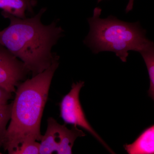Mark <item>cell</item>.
Listing matches in <instances>:
<instances>
[{
    "instance_id": "6da1fadb",
    "label": "cell",
    "mask_w": 154,
    "mask_h": 154,
    "mask_svg": "<svg viewBox=\"0 0 154 154\" xmlns=\"http://www.w3.org/2000/svg\"><path fill=\"white\" fill-rule=\"evenodd\" d=\"M46 10L42 9L34 17L18 18L2 12L10 25L0 31V45L24 63L32 76L49 68L58 56L52 48L63 36V30L53 21L43 24L41 18Z\"/></svg>"
},
{
    "instance_id": "7a4b0ae2",
    "label": "cell",
    "mask_w": 154,
    "mask_h": 154,
    "mask_svg": "<svg viewBox=\"0 0 154 154\" xmlns=\"http://www.w3.org/2000/svg\"><path fill=\"white\" fill-rule=\"evenodd\" d=\"M59 57L49 68L17 87L2 146L9 154H13L22 143L41 141L42 118L53 77L59 65Z\"/></svg>"
},
{
    "instance_id": "3957f363",
    "label": "cell",
    "mask_w": 154,
    "mask_h": 154,
    "mask_svg": "<svg viewBox=\"0 0 154 154\" xmlns=\"http://www.w3.org/2000/svg\"><path fill=\"white\" fill-rule=\"evenodd\" d=\"M101 12L100 8H95L93 17L88 19L90 31L84 41L94 53L112 51L126 62L130 51L140 53L154 45L138 22L128 23L113 16L102 19Z\"/></svg>"
},
{
    "instance_id": "277c9868",
    "label": "cell",
    "mask_w": 154,
    "mask_h": 154,
    "mask_svg": "<svg viewBox=\"0 0 154 154\" xmlns=\"http://www.w3.org/2000/svg\"><path fill=\"white\" fill-rule=\"evenodd\" d=\"M47 122L46 132L40 141L39 154H72L75 141L85 136L78 127L73 126L69 129L66 124H59L52 117L48 119Z\"/></svg>"
},
{
    "instance_id": "5b68a950",
    "label": "cell",
    "mask_w": 154,
    "mask_h": 154,
    "mask_svg": "<svg viewBox=\"0 0 154 154\" xmlns=\"http://www.w3.org/2000/svg\"><path fill=\"white\" fill-rule=\"evenodd\" d=\"M84 86L85 82L83 81L73 83L69 92L64 96L60 102L61 118L66 124L79 127L89 133L108 151L114 154V152L94 130L86 118L79 99L80 91Z\"/></svg>"
},
{
    "instance_id": "8992f818",
    "label": "cell",
    "mask_w": 154,
    "mask_h": 154,
    "mask_svg": "<svg viewBox=\"0 0 154 154\" xmlns=\"http://www.w3.org/2000/svg\"><path fill=\"white\" fill-rule=\"evenodd\" d=\"M30 72L23 62L0 45V87L10 93L16 92Z\"/></svg>"
},
{
    "instance_id": "52a82bcc",
    "label": "cell",
    "mask_w": 154,
    "mask_h": 154,
    "mask_svg": "<svg viewBox=\"0 0 154 154\" xmlns=\"http://www.w3.org/2000/svg\"><path fill=\"white\" fill-rule=\"evenodd\" d=\"M124 147L129 154H153L154 125L145 130L132 143L126 144Z\"/></svg>"
},
{
    "instance_id": "ba28073f",
    "label": "cell",
    "mask_w": 154,
    "mask_h": 154,
    "mask_svg": "<svg viewBox=\"0 0 154 154\" xmlns=\"http://www.w3.org/2000/svg\"><path fill=\"white\" fill-rule=\"evenodd\" d=\"M33 7L27 0H0V9L3 12L22 19L26 18V11L33 12Z\"/></svg>"
},
{
    "instance_id": "9c48e42d",
    "label": "cell",
    "mask_w": 154,
    "mask_h": 154,
    "mask_svg": "<svg viewBox=\"0 0 154 154\" xmlns=\"http://www.w3.org/2000/svg\"><path fill=\"white\" fill-rule=\"evenodd\" d=\"M140 53L141 54L147 69L150 80L148 95L152 99H154V45L144 50Z\"/></svg>"
},
{
    "instance_id": "30bf717a",
    "label": "cell",
    "mask_w": 154,
    "mask_h": 154,
    "mask_svg": "<svg viewBox=\"0 0 154 154\" xmlns=\"http://www.w3.org/2000/svg\"><path fill=\"white\" fill-rule=\"evenodd\" d=\"M12 103L0 107V146H3L7 125L11 118Z\"/></svg>"
},
{
    "instance_id": "8fae6325",
    "label": "cell",
    "mask_w": 154,
    "mask_h": 154,
    "mask_svg": "<svg viewBox=\"0 0 154 154\" xmlns=\"http://www.w3.org/2000/svg\"><path fill=\"white\" fill-rule=\"evenodd\" d=\"M40 143L32 140L22 143L14 151L13 154H39Z\"/></svg>"
},
{
    "instance_id": "7c38bea8",
    "label": "cell",
    "mask_w": 154,
    "mask_h": 154,
    "mask_svg": "<svg viewBox=\"0 0 154 154\" xmlns=\"http://www.w3.org/2000/svg\"><path fill=\"white\" fill-rule=\"evenodd\" d=\"M12 97L11 93L0 87V107H4L8 105L9 100Z\"/></svg>"
},
{
    "instance_id": "4fadbf2b",
    "label": "cell",
    "mask_w": 154,
    "mask_h": 154,
    "mask_svg": "<svg viewBox=\"0 0 154 154\" xmlns=\"http://www.w3.org/2000/svg\"><path fill=\"white\" fill-rule=\"evenodd\" d=\"M134 0H129V2L127 6L126 10H125L126 13H128L132 10L134 5Z\"/></svg>"
},
{
    "instance_id": "5bb4252c",
    "label": "cell",
    "mask_w": 154,
    "mask_h": 154,
    "mask_svg": "<svg viewBox=\"0 0 154 154\" xmlns=\"http://www.w3.org/2000/svg\"><path fill=\"white\" fill-rule=\"evenodd\" d=\"M27 1L31 3L33 5V7L35 6V4H36V0H27Z\"/></svg>"
},
{
    "instance_id": "9a60e30c",
    "label": "cell",
    "mask_w": 154,
    "mask_h": 154,
    "mask_svg": "<svg viewBox=\"0 0 154 154\" xmlns=\"http://www.w3.org/2000/svg\"><path fill=\"white\" fill-rule=\"evenodd\" d=\"M102 0H98V2L99 3L100 2H101V1H102Z\"/></svg>"
}]
</instances>
